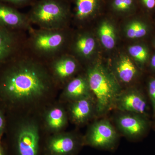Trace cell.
Masks as SVG:
<instances>
[{
    "mask_svg": "<svg viewBox=\"0 0 155 155\" xmlns=\"http://www.w3.org/2000/svg\"><path fill=\"white\" fill-rule=\"evenodd\" d=\"M60 91L46 63L26 49L0 67V107L7 115L40 116Z\"/></svg>",
    "mask_w": 155,
    "mask_h": 155,
    "instance_id": "1",
    "label": "cell"
},
{
    "mask_svg": "<svg viewBox=\"0 0 155 155\" xmlns=\"http://www.w3.org/2000/svg\"><path fill=\"white\" fill-rule=\"evenodd\" d=\"M4 139L10 155H42L45 134L40 116L7 115Z\"/></svg>",
    "mask_w": 155,
    "mask_h": 155,
    "instance_id": "2",
    "label": "cell"
},
{
    "mask_svg": "<svg viewBox=\"0 0 155 155\" xmlns=\"http://www.w3.org/2000/svg\"><path fill=\"white\" fill-rule=\"evenodd\" d=\"M68 28L44 29L32 28L28 32L25 49L35 57L48 63L68 53L70 35Z\"/></svg>",
    "mask_w": 155,
    "mask_h": 155,
    "instance_id": "3",
    "label": "cell"
},
{
    "mask_svg": "<svg viewBox=\"0 0 155 155\" xmlns=\"http://www.w3.org/2000/svg\"><path fill=\"white\" fill-rule=\"evenodd\" d=\"M85 75L92 96L95 103V114L103 116L115 107L116 99L121 93L119 84L103 67H88Z\"/></svg>",
    "mask_w": 155,
    "mask_h": 155,
    "instance_id": "4",
    "label": "cell"
},
{
    "mask_svg": "<svg viewBox=\"0 0 155 155\" xmlns=\"http://www.w3.org/2000/svg\"><path fill=\"white\" fill-rule=\"evenodd\" d=\"M31 24L44 29L67 28L68 13L60 0H41L27 15Z\"/></svg>",
    "mask_w": 155,
    "mask_h": 155,
    "instance_id": "5",
    "label": "cell"
},
{
    "mask_svg": "<svg viewBox=\"0 0 155 155\" xmlns=\"http://www.w3.org/2000/svg\"><path fill=\"white\" fill-rule=\"evenodd\" d=\"M84 146L83 135L64 130L45 136L42 155H78Z\"/></svg>",
    "mask_w": 155,
    "mask_h": 155,
    "instance_id": "6",
    "label": "cell"
},
{
    "mask_svg": "<svg viewBox=\"0 0 155 155\" xmlns=\"http://www.w3.org/2000/svg\"><path fill=\"white\" fill-rule=\"evenodd\" d=\"M84 146L104 150L114 151L119 143L118 133L107 119L99 120L89 126L83 135Z\"/></svg>",
    "mask_w": 155,
    "mask_h": 155,
    "instance_id": "7",
    "label": "cell"
},
{
    "mask_svg": "<svg viewBox=\"0 0 155 155\" xmlns=\"http://www.w3.org/2000/svg\"><path fill=\"white\" fill-rule=\"evenodd\" d=\"M28 32L0 25V67L25 49Z\"/></svg>",
    "mask_w": 155,
    "mask_h": 155,
    "instance_id": "8",
    "label": "cell"
},
{
    "mask_svg": "<svg viewBox=\"0 0 155 155\" xmlns=\"http://www.w3.org/2000/svg\"><path fill=\"white\" fill-rule=\"evenodd\" d=\"M40 118L45 135L64 131L69 121L66 106L58 99L44 110Z\"/></svg>",
    "mask_w": 155,
    "mask_h": 155,
    "instance_id": "9",
    "label": "cell"
},
{
    "mask_svg": "<svg viewBox=\"0 0 155 155\" xmlns=\"http://www.w3.org/2000/svg\"><path fill=\"white\" fill-rule=\"evenodd\" d=\"M50 74L57 86L61 90L79 69L77 59L68 53L54 58L46 63Z\"/></svg>",
    "mask_w": 155,
    "mask_h": 155,
    "instance_id": "10",
    "label": "cell"
},
{
    "mask_svg": "<svg viewBox=\"0 0 155 155\" xmlns=\"http://www.w3.org/2000/svg\"><path fill=\"white\" fill-rule=\"evenodd\" d=\"M65 105L69 121L76 126L85 125L95 114V103L92 97L83 98Z\"/></svg>",
    "mask_w": 155,
    "mask_h": 155,
    "instance_id": "11",
    "label": "cell"
},
{
    "mask_svg": "<svg viewBox=\"0 0 155 155\" xmlns=\"http://www.w3.org/2000/svg\"><path fill=\"white\" fill-rule=\"evenodd\" d=\"M58 100L64 104L73 101L92 96L85 74L76 75L61 89Z\"/></svg>",
    "mask_w": 155,
    "mask_h": 155,
    "instance_id": "12",
    "label": "cell"
},
{
    "mask_svg": "<svg viewBox=\"0 0 155 155\" xmlns=\"http://www.w3.org/2000/svg\"><path fill=\"white\" fill-rule=\"evenodd\" d=\"M0 25L14 31L28 32L32 28L27 15L21 14L15 8L0 2Z\"/></svg>",
    "mask_w": 155,
    "mask_h": 155,
    "instance_id": "13",
    "label": "cell"
},
{
    "mask_svg": "<svg viewBox=\"0 0 155 155\" xmlns=\"http://www.w3.org/2000/svg\"><path fill=\"white\" fill-rule=\"evenodd\" d=\"M118 128L124 135L131 140H135L144 133L146 127L145 122L141 116L123 113L116 119Z\"/></svg>",
    "mask_w": 155,
    "mask_h": 155,
    "instance_id": "14",
    "label": "cell"
},
{
    "mask_svg": "<svg viewBox=\"0 0 155 155\" xmlns=\"http://www.w3.org/2000/svg\"><path fill=\"white\" fill-rule=\"evenodd\" d=\"M115 108L123 113L141 116L146 113L147 102L138 92L134 90L121 92L116 99Z\"/></svg>",
    "mask_w": 155,
    "mask_h": 155,
    "instance_id": "15",
    "label": "cell"
},
{
    "mask_svg": "<svg viewBox=\"0 0 155 155\" xmlns=\"http://www.w3.org/2000/svg\"><path fill=\"white\" fill-rule=\"evenodd\" d=\"M70 41L69 49L71 48L75 55L81 59L89 58L95 47L94 39L85 32L78 33L74 41Z\"/></svg>",
    "mask_w": 155,
    "mask_h": 155,
    "instance_id": "16",
    "label": "cell"
},
{
    "mask_svg": "<svg viewBox=\"0 0 155 155\" xmlns=\"http://www.w3.org/2000/svg\"><path fill=\"white\" fill-rule=\"evenodd\" d=\"M117 75L122 82L128 83L135 77L137 69L132 61L127 57L122 58L116 67Z\"/></svg>",
    "mask_w": 155,
    "mask_h": 155,
    "instance_id": "17",
    "label": "cell"
},
{
    "mask_svg": "<svg viewBox=\"0 0 155 155\" xmlns=\"http://www.w3.org/2000/svg\"><path fill=\"white\" fill-rule=\"evenodd\" d=\"M97 0H76L75 17L82 22L91 16L96 7Z\"/></svg>",
    "mask_w": 155,
    "mask_h": 155,
    "instance_id": "18",
    "label": "cell"
},
{
    "mask_svg": "<svg viewBox=\"0 0 155 155\" xmlns=\"http://www.w3.org/2000/svg\"><path fill=\"white\" fill-rule=\"evenodd\" d=\"M99 35L103 45L107 49H112L116 44V35L113 26L107 22H104L99 29Z\"/></svg>",
    "mask_w": 155,
    "mask_h": 155,
    "instance_id": "19",
    "label": "cell"
},
{
    "mask_svg": "<svg viewBox=\"0 0 155 155\" xmlns=\"http://www.w3.org/2000/svg\"><path fill=\"white\" fill-rule=\"evenodd\" d=\"M146 33L147 29L144 25L137 21L131 22L126 29V35L130 38H140Z\"/></svg>",
    "mask_w": 155,
    "mask_h": 155,
    "instance_id": "20",
    "label": "cell"
},
{
    "mask_svg": "<svg viewBox=\"0 0 155 155\" xmlns=\"http://www.w3.org/2000/svg\"><path fill=\"white\" fill-rule=\"evenodd\" d=\"M128 51L130 56L139 62H143L147 60V52L141 46H132L129 47Z\"/></svg>",
    "mask_w": 155,
    "mask_h": 155,
    "instance_id": "21",
    "label": "cell"
},
{
    "mask_svg": "<svg viewBox=\"0 0 155 155\" xmlns=\"http://www.w3.org/2000/svg\"><path fill=\"white\" fill-rule=\"evenodd\" d=\"M7 114L0 107V139L4 138L7 128Z\"/></svg>",
    "mask_w": 155,
    "mask_h": 155,
    "instance_id": "22",
    "label": "cell"
},
{
    "mask_svg": "<svg viewBox=\"0 0 155 155\" xmlns=\"http://www.w3.org/2000/svg\"><path fill=\"white\" fill-rule=\"evenodd\" d=\"M133 0H115L114 7L118 11H124L130 8Z\"/></svg>",
    "mask_w": 155,
    "mask_h": 155,
    "instance_id": "23",
    "label": "cell"
},
{
    "mask_svg": "<svg viewBox=\"0 0 155 155\" xmlns=\"http://www.w3.org/2000/svg\"><path fill=\"white\" fill-rule=\"evenodd\" d=\"M32 0H0V2L15 8V6L22 5L28 4Z\"/></svg>",
    "mask_w": 155,
    "mask_h": 155,
    "instance_id": "24",
    "label": "cell"
},
{
    "mask_svg": "<svg viewBox=\"0 0 155 155\" xmlns=\"http://www.w3.org/2000/svg\"><path fill=\"white\" fill-rule=\"evenodd\" d=\"M149 93L154 109L155 110V79L152 80L149 85Z\"/></svg>",
    "mask_w": 155,
    "mask_h": 155,
    "instance_id": "25",
    "label": "cell"
},
{
    "mask_svg": "<svg viewBox=\"0 0 155 155\" xmlns=\"http://www.w3.org/2000/svg\"><path fill=\"white\" fill-rule=\"evenodd\" d=\"M0 155H10L4 138L0 139Z\"/></svg>",
    "mask_w": 155,
    "mask_h": 155,
    "instance_id": "26",
    "label": "cell"
},
{
    "mask_svg": "<svg viewBox=\"0 0 155 155\" xmlns=\"http://www.w3.org/2000/svg\"><path fill=\"white\" fill-rule=\"evenodd\" d=\"M145 6L149 9H152L155 6V0H142Z\"/></svg>",
    "mask_w": 155,
    "mask_h": 155,
    "instance_id": "27",
    "label": "cell"
},
{
    "mask_svg": "<svg viewBox=\"0 0 155 155\" xmlns=\"http://www.w3.org/2000/svg\"><path fill=\"white\" fill-rule=\"evenodd\" d=\"M151 64L153 68L155 69V55L152 58Z\"/></svg>",
    "mask_w": 155,
    "mask_h": 155,
    "instance_id": "28",
    "label": "cell"
}]
</instances>
